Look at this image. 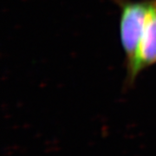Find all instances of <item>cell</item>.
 Segmentation results:
<instances>
[{
  "label": "cell",
  "instance_id": "cell-1",
  "mask_svg": "<svg viewBox=\"0 0 156 156\" xmlns=\"http://www.w3.org/2000/svg\"><path fill=\"white\" fill-rule=\"evenodd\" d=\"M154 1L126 3L122 6L120 37L127 56L129 75L134 69L141 37Z\"/></svg>",
  "mask_w": 156,
  "mask_h": 156
},
{
  "label": "cell",
  "instance_id": "cell-2",
  "mask_svg": "<svg viewBox=\"0 0 156 156\" xmlns=\"http://www.w3.org/2000/svg\"><path fill=\"white\" fill-rule=\"evenodd\" d=\"M154 62H156V1L146 23L135 65L130 78H134L142 69Z\"/></svg>",
  "mask_w": 156,
  "mask_h": 156
}]
</instances>
